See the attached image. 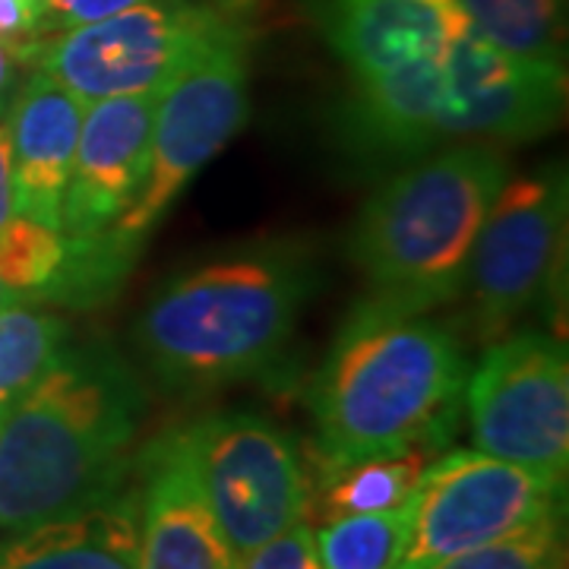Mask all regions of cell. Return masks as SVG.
<instances>
[{
  "mask_svg": "<svg viewBox=\"0 0 569 569\" xmlns=\"http://www.w3.org/2000/svg\"><path fill=\"white\" fill-rule=\"evenodd\" d=\"M466 380V355L447 323L377 298L361 301L307 389L323 471L443 447Z\"/></svg>",
  "mask_w": 569,
  "mask_h": 569,
  "instance_id": "obj_1",
  "label": "cell"
},
{
  "mask_svg": "<svg viewBox=\"0 0 569 569\" xmlns=\"http://www.w3.org/2000/svg\"><path fill=\"white\" fill-rule=\"evenodd\" d=\"M142 406L140 380L114 348H63L0 418V535L121 490Z\"/></svg>",
  "mask_w": 569,
  "mask_h": 569,
  "instance_id": "obj_2",
  "label": "cell"
},
{
  "mask_svg": "<svg viewBox=\"0 0 569 569\" xmlns=\"http://www.w3.org/2000/svg\"><path fill=\"white\" fill-rule=\"evenodd\" d=\"M313 291L305 244L244 247L164 279L142 307L137 342L171 387L244 380L279 361Z\"/></svg>",
  "mask_w": 569,
  "mask_h": 569,
  "instance_id": "obj_3",
  "label": "cell"
},
{
  "mask_svg": "<svg viewBox=\"0 0 569 569\" xmlns=\"http://www.w3.org/2000/svg\"><path fill=\"white\" fill-rule=\"evenodd\" d=\"M509 181L503 152L468 142L408 164L355 219L348 257L370 298L430 313L466 291L471 247Z\"/></svg>",
  "mask_w": 569,
  "mask_h": 569,
  "instance_id": "obj_4",
  "label": "cell"
},
{
  "mask_svg": "<svg viewBox=\"0 0 569 569\" xmlns=\"http://www.w3.org/2000/svg\"><path fill=\"white\" fill-rule=\"evenodd\" d=\"M247 114V51L241 32H234L159 96L149 164L137 197L99 238H67V263L44 301L77 307L111 298L171 206L238 137Z\"/></svg>",
  "mask_w": 569,
  "mask_h": 569,
  "instance_id": "obj_5",
  "label": "cell"
},
{
  "mask_svg": "<svg viewBox=\"0 0 569 569\" xmlns=\"http://www.w3.org/2000/svg\"><path fill=\"white\" fill-rule=\"evenodd\" d=\"M466 29L459 0H326V39L351 73L370 149L421 159L440 142L443 61Z\"/></svg>",
  "mask_w": 569,
  "mask_h": 569,
  "instance_id": "obj_6",
  "label": "cell"
},
{
  "mask_svg": "<svg viewBox=\"0 0 569 569\" xmlns=\"http://www.w3.org/2000/svg\"><path fill=\"white\" fill-rule=\"evenodd\" d=\"M238 29L190 0H146L108 20L44 36L32 67L82 102L164 92Z\"/></svg>",
  "mask_w": 569,
  "mask_h": 569,
  "instance_id": "obj_7",
  "label": "cell"
},
{
  "mask_svg": "<svg viewBox=\"0 0 569 569\" xmlns=\"http://www.w3.org/2000/svg\"><path fill=\"white\" fill-rule=\"evenodd\" d=\"M206 503L238 557L307 516L310 485L295 440L260 415L224 411L183 430Z\"/></svg>",
  "mask_w": 569,
  "mask_h": 569,
  "instance_id": "obj_8",
  "label": "cell"
},
{
  "mask_svg": "<svg viewBox=\"0 0 569 569\" xmlns=\"http://www.w3.org/2000/svg\"><path fill=\"white\" fill-rule=\"evenodd\" d=\"M475 449L567 481L569 361L553 336L519 332L488 348L466 380Z\"/></svg>",
  "mask_w": 569,
  "mask_h": 569,
  "instance_id": "obj_9",
  "label": "cell"
},
{
  "mask_svg": "<svg viewBox=\"0 0 569 569\" xmlns=\"http://www.w3.org/2000/svg\"><path fill=\"white\" fill-rule=\"evenodd\" d=\"M563 481L456 449L430 462L411 493V522L396 569H430L462 550L526 529L557 509Z\"/></svg>",
  "mask_w": 569,
  "mask_h": 569,
  "instance_id": "obj_10",
  "label": "cell"
},
{
  "mask_svg": "<svg viewBox=\"0 0 569 569\" xmlns=\"http://www.w3.org/2000/svg\"><path fill=\"white\" fill-rule=\"evenodd\" d=\"M567 168L503 183L481 224L466 288L485 336H503L553 288L567 247Z\"/></svg>",
  "mask_w": 569,
  "mask_h": 569,
  "instance_id": "obj_11",
  "label": "cell"
},
{
  "mask_svg": "<svg viewBox=\"0 0 569 569\" xmlns=\"http://www.w3.org/2000/svg\"><path fill=\"white\" fill-rule=\"evenodd\" d=\"M567 63L503 51L471 26L443 61L437 140L522 142L563 121Z\"/></svg>",
  "mask_w": 569,
  "mask_h": 569,
  "instance_id": "obj_12",
  "label": "cell"
},
{
  "mask_svg": "<svg viewBox=\"0 0 569 569\" xmlns=\"http://www.w3.org/2000/svg\"><path fill=\"white\" fill-rule=\"evenodd\" d=\"M159 96L140 92L86 104L61 209L67 238H99L137 197L149 164Z\"/></svg>",
  "mask_w": 569,
  "mask_h": 569,
  "instance_id": "obj_13",
  "label": "cell"
},
{
  "mask_svg": "<svg viewBox=\"0 0 569 569\" xmlns=\"http://www.w3.org/2000/svg\"><path fill=\"white\" fill-rule=\"evenodd\" d=\"M140 569H238V553L206 503L183 430L142 452Z\"/></svg>",
  "mask_w": 569,
  "mask_h": 569,
  "instance_id": "obj_14",
  "label": "cell"
},
{
  "mask_svg": "<svg viewBox=\"0 0 569 569\" xmlns=\"http://www.w3.org/2000/svg\"><path fill=\"white\" fill-rule=\"evenodd\" d=\"M86 102L36 70L7 111L13 152V212L61 231L70 164L80 140Z\"/></svg>",
  "mask_w": 569,
  "mask_h": 569,
  "instance_id": "obj_15",
  "label": "cell"
},
{
  "mask_svg": "<svg viewBox=\"0 0 569 569\" xmlns=\"http://www.w3.org/2000/svg\"><path fill=\"white\" fill-rule=\"evenodd\" d=\"M0 569H140V493L114 490L99 503L10 531Z\"/></svg>",
  "mask_w": 569,
  "mask_h": 569,
  "instance_id": "obj_16",
  "label": "cell"
},
{
  "mask_svg": "<svg viewBox=\"0 0 569 569\" xmlns=\"http://www.w3.org/2000/svg\"><path fill=\"white\" fill-rule=\"evenodd\" d=\"M70 346V326L36 301L0 307V418Z\"/></svg>",
  "mask_w": 569,
  "mask_h": 569,
  "instance_id": "obj_17",
  "label": "cell"
},
{
  "mask_svg": "<svg viewBox=\"0 0 569 569\" xmlns=\"http://www.w3.org/2000/svg\"><path fill=\"white\" fill-rule=\"evenodd\" d=\"M490 44L531 61L567 63V0H459Z\"/></svg>",
  "mask_w": 569,
  "mask_h": 569,
  "instance_id": "obj_18",
  "label": "cell"
},
{
  "mask_svg": "<svg viewBox=\"0 0 569 569\" xmlns=\"http://www.w3.org/2000/svg\"><path fill=\"white\" fill-rule=\"evenodd\" d=\"M430 452L433 449L418 447L396 456H373L351 466L326 468L320 493L326 519L402 507L430 466Z\"/></svg>",
  "mask_w": 569,
  "mask_h": 569,
  "instance_id": "obj_19",
  "label": "cell"
},
{
  "mask_svg": "<svg viewBox=\"0 0 569 569\" xmlns=\"http://www.w3.org/2000/svg\"><path fill=\"white\" fill-rule=\"evenodd\" d=\"M411 497L402 507L329 519L313 531L320 569H396L408 538Z\"/></svg>",
  "mask_w": 569,
  "mask_h": 569,
  "instance_id": "obj_20",
  "label": "cell"
},
{
  "mask_svg": "<svg viewBox=\"0 0 569 569\" xmlns=\"http://www.w3.org/2000/svg\"><path fill=\"white\" fill-rule=\"evenodd\" d=\"M67 263V234L13 216L0 224V282L22 301H41Z\"/></svg>",
  "mask_w": 569,
  "mask_h": 569,
  "instance_id": "obj_21",
  "label": "cell"
},
{
  "mask_svg": "<svg viewBox=\"0 0 569 569\" xmlns=\"http://www.w3.org/2000/svg\"><path fill=\"white\" fill-rule=\"evenodd\" d=\"M430 569H567L560 509L481 548L447 557Z\"/></svg>",
  "mask_w": 569,
  "mask_h": 569,
  "instance_id": "obj_22",
  "label": "cell"
},
{
  "mask_svg": "<svg viewBox=\"0 0 569 569\" xmlns=\"http://www.w3.org/2000/svg\"><path fill=\"white\" fill-rule=\"evenodd\" d=\"M238 569H320L310 522L301 519L260 548L247 550L244 557H238Z\"/></svg>",
  "mask_w": 569,
  "mask_h": 569,
  "instance_id": "obj_23",
  "label": "cell"
},
{
  "mask_svg": "<svg viewBox=\"0 0 569 569\" xmlns=\"http://www.w3.org/2000/svg\"><path fill=\"white\" fill-rule=\"evenodd\" d=\"M137 3H146V0H44L41 32L54 36V32H63V29L108 20V17L123 13V10H130Z\"/></svg>",
  "mask_w": 569,
  "mask_h": 569,
  "instance_id": "obj_24",
  "label": "cell"
},
{
  "mask_svg": "<svg viewBox=\"0 0 569 569\" xmlns=\"http://www.w3.org/2000/svg\"><path fill=\"white\" fill-rule=\"evenodd\" d=\"M41 39V17L26 0H0V44L17 61L32 63Z\"/></svg>",
  "mask_w": 569,
  "mask_h": 569,
  "instance_id": "obj_25",
  "label": "cell"
},
{
  "mask_svg": "<svg viewBox=\"0 0 569 569\" xmlns=\"http://www.w3.org/2000/svg\"><path fill=\"white\" fill-rule=\"evenodd\" d=\"M13 152H10V127L0 118V224L13 219Z\"/></svg>",
  "mask_w": 569,
  "mask_h": 569,
  "instance_id": "obj_26",
  "label": "cell"
},
{
  "mask_svg": "<svg viewBox=\"0 0 569 569\" xmlns=\"http://www.w3.org/2000/svg\"><path fill=\"white\" fill-rule=\"evenodd\" d=\"M17 58L0 44V108L7 104L10 92H13V82H17Z\"/></svg>",
  "mask_w": 569,
  "mask_h": 569,
  "instance_id": "obj_27",
  "label": "cell"
},
{
  "mask_svg": "<svg viewBox=\"0 0 569 569\" xmlns=\"http://www.w3.org/2000/svg\"><path fill=\"white\" fill-rule=\"evenodd\" d=\"M13 301H22V298H17L7 284L0 282V307H7V305H13Z\"/></svg>",
  "mask_w": 569,
  "mask_h": 569,
  "instance_id": "obj_28",
  "label": "cell"
},
{
  "mask_svg": "<svg viewBox=\"0 0 569 569\" xmlns=\"http://www.w3.org/2000/svg\"><path fill=\"white\" fill-rule=\"evenodd\" d=\"M26 3H29V7H32V10H36V13H44V0H26Z\"/></svg>",
  "mask_w": 569,
  "mask_h": 569,
  "instance_id": "obj_29",
  "label": "cell"
}]
</instances>
